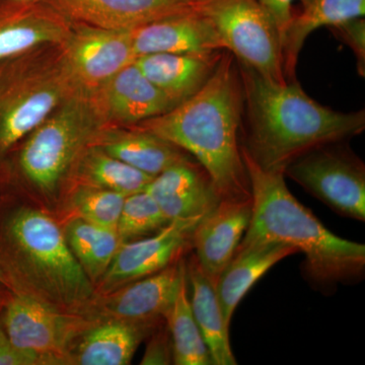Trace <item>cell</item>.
Returning <instances> with one entry per match:
<instances>
[{"label":"cell","mask_w":365,"mask_h":365,"mask_svg":"<svg viewBox=\"0 0 365 365\" xmlns=\"http://www.w3.org/2000/svg\"><path fill=\"white\" fill-rule=\"evenodd\" d=\"M297 253H299L297 250L280 242H261L237 249L215 287L223 318L228 327H230L237 304L255 283L278 262Z\"/></svg>","instance_id":"19"},{"label":"cell","mask_w":365,"mask_h":365,"mask_svg":"<svg viewBox=\"0 0 365 365\" xmlns=\"http://www.w3.org/2000/svg\"><path fill=\"white\" fill-rule=\"evenodd\" d=\"M168 329V328H167ZM174 364L173 344L169 329L160 331L153 336L146 347L140 364L143 365H165Z\"/></svg>","instance_id":"31"},{"label":"cell","mask_w":365,"mask_h":365,"mask_svg":"<svg viewBox=\"0 0 365 365\" xmlns=\"http://www.w3.org/2000/svg\"><path fill=\"white\" fill-rule=\"evenodd\" d=\"M63 48L74 86L91 96L136 59L132 30H113L72 21Z\"/></svg>","instance_id":"9"},{"label":"cell","mask_w":365,"mask_h":365,"mask_svg":"<svg viewBox=\"0 0 365 365\" xmlns=\"http://www.w3.org/2000/svg\"><path fill=\"white\" fill-rule=\"evenodd\" d=\"M0 319L11 346L34 365L63 361L71 319L20 290L7 297Z\"/></svg>","instance_id":"10"},{"label":"cell","mask_w":365,"mask_h":365,"mask_svg":"<svg viewBox=\"0 0 365 365\" xmlns=\"http://www.w3.org/2000/svg\"><path fill=\"white\" fill-rule=\"evenodd\" d=\"M251 186L253 212L237 248L280 242L304 254V271L319 285L359 279L364 273L365 246L334 235L288 190L284 173L266 170L242 146Z\"/></svg>","instance_id":"3"},{"label":"cell","mask_w":365,"mask_h":365,"mask_svg":"<svg viewBox=\"0 0 365 365\" xmlns=\"http://www.w3.org/2000/svg\"><path fill=\"white\" fill-rule=\"evenodd\" d=\"M239 68L249 122L242 148L262 169L284 173L309 151L364 131V110L335 111L309 97L297 79L281 83Z\"/></svg>","instance_id":"2"},{"label":"cell","mask_w":365,"mask_h":365,"mask_svg":"<svg viewBox=\"0 0 365 365\" xmlns=\"http://www.w3.org/2000/svg\"><path fill=\"white\" fill-rule=\"evenodd\" d=\"M170 222L157 201L144 190L126 197L116 230L122 244L155 235Z\"/></svg>","instance_id":"27"},{"label":"cell","mask_w":365,"mask_h":365,"mask_svg":"<svg viewBox=\"0 0 365 365\" xmlns=\"http://www.w3.org/2000/svg\"><path fill=\"white\" fill-rule=\"evenodd\" d=\"M0 209V264L11 278H35L53 299L81 304L93 287L57 223L30 207L4 205Z\"/></svg>","instance_id":"4"},{"label":"cell","mask_w":365,"mask_h":365,"mask_svg":"<svg viewBox=\"0 0 365 365\" xmlns=\"http://www.w3.org/2000/svg\"><path fill=\"white\" fill-rule=\"evenodd\" d=\"M107 127H130L178 106L131 63L93 96Z\"/></svg>","instance_id":"14"},{"label":"cell","mask_w":365,"mask_h":365,"mask_svg":"<svg viewBox=\"0 0 365 365\" xmlns=\"http://www.w3.org/2000/svg\"><path fill=\"white\" fill-rule=\"evenodd\" d=\"M0 307V314H1ZM0 365H34L32 360L16 351L7 339L0 319Z\"/></svg>","instance_id":"33"},{"label":"cell","mask_w":365,"mask_h":365,"mask_svg":"<svg viewBox=\"0 0 365 365\" xmlns=\"http://www.w3.org/2000/svg\"><path fill=\"white\" fill-rule=\"evenodd\" d=\"M186 276V262L180 259L153 275L108 292L103 311L120 321L155 324L172 307Z\"/></svg>","instance_id":"15"},{"label":"cell","mask_w":365,"mask_h":365,"mask_svg":"<svg viewBox=\"0 0 365 365\" xmlns=\"http://www.w3.org/2000/svg\"><path fill=\"white\" fill-rule=\"evenodd\" d=\"M78 177L86 186L120 192L125 195L144 191L153 178L90 144L78 158Z\"/></svg>","instance_id":"25"},{"label":"cell","mask_w":365,"mask_h":365,"mask_svg":"<svg viewBox=\"0 0 365 365\" xmlns=\"http://www.w3.org/2000/svg\"><path fill=\"white\" fill-rule=\"evenodd\" d=\"M327 144L290 163L284 175L336 212L365 222V167L351 151Z\"/></svg>","instance_id":"8"},{"label":"cell","mask_w":365,"mask_h":365,"mask_svg":"<svg viewBox=\"0 0 365 365\" xmlns=\"http://www.w3.org/2000/svg\"><path fill=\"white\" fill-rule=\"evenodd\" d=\"M259 1L272 16L274 23L279 31L281 44H282L283 35L292 19V11H294L292 4L294 0H259Z\"/></svg>","instance_id":"32"},{"label":"cell","mask_w":365,"mask_h":365,"mask_svg":"<svg viewBox=\"0 0 365 365\" xmlns=\"http://www.w3.org/2000/svg\"><path fill=\"white\" fill-rule=\"evenodd\" d=\"M153 323H130L112 319L86 334L74 353V364L126 365Z\"/></svg>","instance_id":"24"},{"label":"cell","mask_w":365,"mask_h":365,"mask_svg":"<svg viewBox=\"0 0 365 365\" xmlns=\"http://www.w3.org/2000/svg\"><path fill=\"white\" fill-rule=\"evenodd\" d=\"M132 45L136 58L157 53L213 56L225 51L212 26L194 9L133 29Z\"/></svg>","instance_id":"16"},{"label":"cell","mask_w":365,"mask_h":365,"mask_svg":"<svg viewBox=\"0 0 365 365\" xmlns=\"http://www.w3.org/2000/svg\"><path fill=\"white\" fill-rule=\"evenodd\" d=\"M334 35L342 41L356 57L357 71L360 76H365V20L364 18L352 19L330 28Z\"/></svg>","instance_id":"30"},{"label":"cell","mask_w":365,"mask_h":365,"mask_svg":"<svg viewBox=\"0 0 365 365\" xmlns=\"http://www.w3.org/2000/svg\"><path fill=\"white\" fill-rule=\"evenodd\" d=\"M239 66L225 51L215 71L195 95L134 128L169 141L196 158L222 198L252 197L239 131L244 113Z\"/></svg>","instance_id":"1"},{"label":"cell","mask_w":365,"mask_h":365,"mask_svg":"<svg viewBox=\"0 0 365 365\" xmlns=\"http://www.w3.org/2000/svg\"><path fill=\"white\" fill-rule=\"evenodd\" d=\"M91 144L151 177L189 160L174 144L134 127H105Z\"/></svg>","instance_id":"20"},{"label":"cell","mask_w":365,"mask_h":365,"mask_svg":"<svg viewBox=\"0 0 365 365\" xmlns=\"http://www.w3.org/2000/svg\"><path fill=\"white\" fill-rule=\"evenodd\" d=\"M223 52L213 56L157 53L137 57L134 63L150 83L179 105L205 85Z\"/></svg>","instance_id":"22"},{"label":"cell","mask_w":365,"mask_h":365,"mask_svg":"<svg viewBox=\"0 0 365 365\" xmlns=\"http://www.w3.org/2000/svg\"><path fill=\"white\" fill-rule=\"evenodd\" d=\"M145 191L170 222L206 215L222 199L205 170L190 160L163 170L153 178Z\"/></svg>","instance_id":"17"},{"label":"cell","mask_w":365,"mask_h":365,"mask_svg":"<svg viewBox=\"0 0 365 365\" xmlns=\"http://www.w3.org/2000/svg\"><path fill=\"white\" fill-rule=\"evenodd\" d=\"M187 281L186 276L176 300L163 317L172 339L174 364L211 365L212 357L192 313Z\"/></svg>","instance_id":"26"},{"label":"cell","mask_w":365,"mask_h":365,"mask_svg":"<svg viewBox=\"0 0 365 365\" xmlns=\"http://www.w3.org/2000/svg\"><path fill=\"white\" fill-rule=\"evenodd\" d=\"M0 287L6 288L9 292H14V290L13 282L7 275L6 270L2 267L1 264H0Z\"/></svg>","instance_id":"34"},{"label":"cell","mask_w":365,"mask_h":365,"mask_svg":"<svg viewBox=\"0 0 365 365\" xmlns=\"http://www.w3.org/2000/svg\"><path fill=\"white\" fill-rule=\"evenodd\" d=\"M76 90L63 43L0 60V160Z\"/></svg>","instance_id":"5"},{"label":"cell","mask_w":365,"mask_h":365,"mask_svg":"<svg viewBox=\"0 0 365 365\" xmlns=\"http://www.w3.org/2000/svg\"><path fill=\"white\" fill-rule=\"evenodd\" d=\"M71 21L133 30L144 24L194 9V0H48Z\"/></svg>","instance_id":"18"},{"label":"cell","mask_w":365,"mask_h":365,"mask_svg":"<svg viewBox=\"0 0 365 365\" xmlns=\"http://www.w3.org/2000/svg\"><path fill=\"white\" fill-rule=\"evenodd\" d=\"M120 245L121 241L116 230L101 228L90 249L78 260L91 282H98L103 277Z\"/></svg>","instance_id":"29"},{"label":"cell","mask_w":365,"mask_h":365,"mask_svg":"<svg viewBox=\"0 0 365 365\" xmlns=\"http://www.w3.org/2000/svg\"><path fill=\"white\" fill-rule=\"evenodd\" d=\"M105 127L93 96L76 90L23 139L18 151L6 155L14 157V168L21 176L50 194Z\"/></svg>","instance_id":"6"},{"label":"cell","mask_w":365,"mask_h":365,"mask_svg":"<svg viewBox=\"0 0 365 365\" xmlns=\"http://www.w3.org/2000/svg\"><path fill=\"white\" fill-rule=\"evenodd\" d=\"M28 1H43V0H28Z\"/></svg>","instance_id":"36"},{"label":"cell","mask_w":365,"mask_h":365,"mask_svg":"<svg viewBox=\"0 0 365 365\" xmlns=\"http://www.w3.org/2000/svg\"><path fill=\"white\" fill-rule=\"evenodd\" d=\"M253 212L250 198H222L201 218L192 237L199 266L215 287L216 281L237 252Z\"/></svg>","instance_id":"12"},{"label":"cell","mask_w":365,"mask_h":365,"mask_svg":"<svg viewBox=\"0 0 365 365\" xmlns=\"http://www.w3.org/2000/svg\"><path fill=\"white\" fill-rule=\"evenodd\" d=\"M186 273L192 287V313L210 351L213 364H237L230 346V327L223 318L215 287L204 275L195 255L186 264Z\"/></svg>","instance_id":"23"},{"label":"cell","mask_w":365,"mask_h":365,"mask_svg":"<svg viewBox=\"0 0 365 365\" xmlns=\"http://www.w3.org/2000/svg\"><path fill=\"white\" fill-rule=\"evenodd\" d=\"M126 197L112 190L85 186L74 197V205L81 220L116 230Z\"/></svg>","instance_id":"28"},{"label":"cell","mask_w":365,"mask_h":365,"mask_svg":"<svg viewBox=\"0 0 365 365\" xmlns=\"http://www.w3.org/2000/svg\"><path fill=\"white\" fill-rule=\"evenodd\" d=\"M202 217L172 220L155 235L122 242L100 279L101 289L108 294L179 261L184 252L192 247L194 230Z\"/></svg>","instance_id":"11"},{"label":"cell","mask_w":365,"mask_h":365,"mask_svg":"<svg viewBox=\"0 0 365 365\" xmlns=\"http://www.w3.org/2000/svg\"><path fill=\"white\" fill-rule=\"evenodd\" d=\"M11 292L7 290L6 288L0 287V307H1L2 304H4V302H6L7 297H9Z\"/></svg>","instance_id":"35"},{"label":"cell","mask_w":365,"mask_h":365,"mask_svg":"<svg viewBox=\"0 0 365 365\" xmlns=\"http://www.w3.org/2000/svg\"><path fill=\"white\" fill-rule=\"evenodd\" d=\"M297 11L282 38L283 72L287 81H294L299 53L314 31L332 28L352 19L364 18L365 0H299Z\"/></svg>","instance_id":"21"},{"label":"cell","mask_w":365,"mask_h":365,"mask_svg":"<svg viewBox=\"0 0 365 365\" xmlns=\"http://www.w3.org/2000/svg\"><path fill=\"white\" fill-rule=\"evenodd\" d=\"M72 21L48 0H0V60L47 44H62Z\"/></svg>","instance_id":"13"},{"label":"cell","mask_w":365,"mask_h":365,"mask_svg":"<svg viewBox=\"0 0 365 365\" xmlns=\"http://www.w3.org/2000/svg\"><path fill=\"white\" fill-rule=\"evenodd\" d=\"M193 7L239 64L270 81L287 83L279 31L259 0H194Z\"/></svg>","instance_id":"7"}]
</instances>
